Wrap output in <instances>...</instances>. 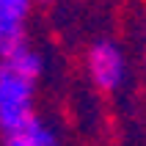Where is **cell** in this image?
<instances>
[{
  "mask_svg": "<svg viewBox=\"0 0 146 146\" xmlns=\"http://www.w3.org/2000/svg\"><path fill=\"white\" fill-rule=\"evenodd\" d=\"M41 72H44V58L28 44L0 58V130L3 132L17 130L31 116H36L33 99Z\"/></svg>",
  "mask_w": 146,
  "mask_h": 146,
  "instance_id": "6da1fadb",
  "label": "cell"
},
{
  "mask_svg": "<svg viewBox=\"0 0 146 146\" xmlns=\"http://www.w3.org/2000/svg\"><path fill=\"white\" fill-rule=\"evenodd\" d=\"M86 69H88L91 83L99 91H119L127 77V61H124L121 47L110 39H99L88 47L86 55Z\"/></svg>",
  "mask_w": 146,
  "mask_h": 146,
  "instance_id": "7a4b0ae2",
  "label": "cell"
},
{
  "mask_svg": "<svg viewBox=\"0 0 146 146\" xmlns=\"http://www.w3.org/2000/svg\"><path fill=\"white\" fill-rule=\"evenodd\" d=\"M31 8L33 0H0V58L28 44L25 31H28Z\"/></svg>",
  "mask_w": 146,
  "mask_h": 146,
  "instance_id": "3957f363",
  "label": "cell"
},
{
  "mask_svg": "<svg viewBox=\"0 0 146 146\" xmlns=\"http://www.w3.org/2000/svg\"><path fill=\"white\" fill-rule=\"evenodd\" d=\"M3 141H6V146H58L55 130L39 116H31L17 130L3 132Z\"/></svg>",
  "mask_w": 146,
  "mask_h": 146,
  "instance_id": "277c9868",
  "label": "cell"
},
{
  "mask_svg": "<svg viewBox=\"0 0 146 146\" xmlns=\"http://www.w3.org/2000/svg\"><path fill=\"white\" fill-rule=\"evenodd\" d=\"M143 72H146V58H143Z\"/></svg>",
  "mask_w": 146,
  "mask_h": 146,
  "instance_id": "5b68a950",
  "label": "cell"
},
{
  "mask_svg": "<svg viewBox=\"0 0 146 146\" xmlns=\"http://www.w3.org/2000/svg\"><path fill=\"white\" fill-rule=\"evenodd\" d=\"M39 3H50V0H39Z\"/></svg>",
  "mask_w": 146,
  "mask_h": 146,
  "instance_id": "8992f818",
  "label": "cell"
}]
</instances>
